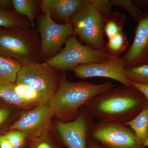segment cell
<instances>
[{"instance_id":"7402d4cb","label":"cell","mask_w":148,"mask_h":148,"mask_svg":"<svg viewBox=\"0 0 148 148\" xmlns=\"http://www.w3.org/2000/svg\"><path fill=\"white\" fill-rule=\"evenodd\" d=\"M125 75L129 82L138 84L148 85V64L125 68Z\"/></svg>"},{"instance_id":"ba28073f","label":"cell","mask_w":148,"mask_h":148,"mask_svg":"<svg viewBox=\"0 0 148 148\" xmlns=\"http://www.w3.org/2000/svg\"><path fill=\"white\" fill-rule=\"evenodd\" d=\"M37 30L40 40L41 59L44 62L58 54L66 40L73 35L71 23L58 24L46 14H42L39 18Z\"/></svg>"},{"instance_id":"603a6c76","label":"cell","mask_w":148,"mask_h":148,"mask_svg":"<svg viewBox=\"0 0 148 148\" xmlns=\"http://www.w3.org/2000/svg\"><path fill=\"white\" fill-rule=\"evenodd\" d=\"M112 6H117L124 8L133 19L138 21L144 13V11L137 6L131 0H110Z\"/></svg>"},{"instance_id":"2e32d148","label":"cell","mask_w":148,"mask_h":148,"mask_svg":"<svg viewBox=\"0 0 148 148\" xmlns=\"http://www.w3.org/2000/svg\"><path fill=\"white\" fill-rule=\"evenodd\" d=\"M22 66L11 58L0 55V82H16Z\"/></svg>"},{"instance_id":"30bf717a","label":"cell","mask_w":148,"mask_h":148,"mask_svg":"<svg viewBox=\"0 0 148 148\" xmlns=\"http://www.w3.org/2000/svg\"><path fill=\"white\" fill-rule=\"evenodd\" d=\"M125 67L121 57H115L101 63L79 65L71 69L76 76L86 79L91 77H105L115 80L123 85L131 87L129 81L125 75Z\"/></svg>"},{"instance_id":"5bb4252c","label":"cell","mask_w":148,"mask_h":148,"mask_svg":"<svg viewBox=\"0 0 148 148\" xmlns=\"http://www.w3.org/2000/svg\"><path fill=\"white\" fill-rule=\"evenodd\" d=\"M40 1L37 0H12L15 12L27 18L32 28L35 29V20L40 8Z\"/></svg>"},{"instance_id":"6da1fadb","label":"cell","mask_w":148,"mask_h":148,"mask_svg":"<svg viewBox=\"0 0 148 148\" xmlns=\"http://www.w3.org/2000/svg\"><path fill=\"white\" fill-rule=\"evenodd\" d=\"M148 106L146 98L138 89L123 85L95 95L84 105L94 119L125 124Z\"/></svg>"},{"instance_id":"d6986e66","label":"cell","mask_w":148,"mask_h":148,"mask_svg":"<svg viewBox=\"0 0 148 148\" xmlns=\"http://www.w3.org/2000/svg\"><path fill=\"white\" fill-rule=\"evenodd\" d=\"M125 20V15L119 12H112L106 19L104 28L105 36L109 39L123 32Z\"/></svg>"},{"instance_id":"cb8c5ba5","label":"cell","mask_w":148,"mask_h":148,"mask_svg":"<svg viewBox=\"0 0 148 148\" xmlns=\"http://www.w3.org/2000/svg\"><path fill=\"white\" fill-rule=\"evenodd\" d=\"M4 135L13 148H21L24 145L28 134L23 131L18 130H12Z\"/></svg>"},{"instance_id":"44dd1931","label":"cell","mask_w":148,"mask_h":148,"mask_svg":"<svg viewBox=\"0 0 148 148\" xmlns=\"http://www.w3.org/2000/svg\"><path fill=\"white\" fill-rule=\"evenodd\" d=\"M14 89L20 97L30 103L36 106L46 105L41 95L31 88L24 85L14 84Z\"/></svg>"},{"instance_id":"1f68e13d","label":"cell","mask_w":148,"mask_h":148,"mask_svg":"<svg viewBox=\"0 0 148 148\" xmlns=\"http://www.w3.org/2000/svg\"><path fill=\"white\" fill-rule=\"evenodd\" d=\"M147 64H148V63H147Z\"/></svg>"},{"instance_id":"9c48e42d","label":"cell","mask_w":148,"mask_h":148,"mask_svg":"<svg viewBox=\"0 0 148 148\" xmlns=\"http://www.w3.org/2000/svg\"><path fill=\"white\" fill-rule=\"evenodd\" d=\"M94 124V118L84 106L73 121H57L56 129L62 143L68 148H87Z\"/></svg>"},{"instance_id":"ffe728a7","label":"cell","mask_w":148,"mask_h":148,"mask_svg":"<svg viewBox=\"0 0 148 148\" xmlns=\"http://www.w3.org/2000/svg\"><path fill=\"white\" fill-rule=\"evenodd\" d=\"M128 45L127 36L122 32L108 39L106 42V51L111 56L120 57Z\"/></svg>"},{"instance_id":"8992f818","label":"cell","mask_w":148,"mask_h":148,"mask_svg":"<svg viewBox=\"0 0 148 148\" xmlns=\"http://www.w3.org/2000/svg\"><path fill=\"white\" fill-rule=\"evenodd\" d=\"M64 45L58 54L45 61L59 71H71L83 64L106 62L114 57L105 51L95 50L83 45L75 35L68 38Z\"/></svg>"},{"instance_id":"4316f807","label":"cell","mask_w":148,"mask_h":148,"mask_svg":"<svg viewBox=\"0 0 148 148\" xmlns=\"http://www.w3.org/2000/svg\"><path fill=\"white\" fill-rule=\"evenodd\" d=\"M133 2L138 8L148 12V0H133Z\"/></svg>"},{"instance_id":"5b68a950","label":"cell","mask_w":148,"mask_h":148,"mask_svg":"<svg viewBox=\"0 0 148 148\" xmlns=\"http://www.w3.org/2000/svg\"><path fill=\"white\" fill-rule=\"evenodd\" d=\"M59 71L46 62L24 64L18 72L15 83L36 90L47 104L66 75L60 76Z\"/></svg>"},{"instance_id":"8fae6325","label":"cell","mask_w":148,"mask_h":148,"mask_svg":"<svg viewBox=\"0 0 148 148\" xmlns=\"http://www.w3.org/2000/svg\"><path fill=\"white\" fill-rule=\"evenodd\" d=\"M135 28L132 44L121 57L125 68L147 64L148 61V12H144Z\"/></svg>"},{"instance_id":"52a82bcc","label":"cell","mask_w":148,"mask_h":148,"mask_svg":"<svg viewBox=\"0 0 148 148\" xmlns=\"http://www.w3.org/2000/svg\"><path fill=\"white\" fill-rule=\"evenodd\" d=\"M91 138L105 148H146L129 126L114 122L95 123Z\"/></svg>"},{"instance_id":"9a60e30c","label":"cell","mask_w":148,"mask_h":148,"mask_svg":"<svg viewBox=\"0 0 148 148\" xmlns=\"http://www.w3.org/2000/svg\"><path fill=\"white\" fill-rule=\"evenodd\" d=\"M125 124L133 130L146 147H148V106L138 115Z\"/></svg>"},{"instance_id":"ac0fdd59","label":"cell","mask_w":148,"mask_h":148,"mask_svg":"<svg viewBox=\"0 0 148 148\" xmlns=\"http://www.w3.org/2000/svg\"><path fill=\"white\" fill-rule=\"evenodd\" d=\"M30 27L31 24L27 18L19 15L16 12H10L0 9V27L28 28Z\"/></svg>"},{"instance_id":"4fadbf2b","label":"cell","mask_w":148,"mask_h":148,"mask_svg":"<svg viewBox=\"0 0 148 148\" xmlns=\"http://www.w3.org/2000/svg\"><path fill=\"white\" fill-rule=\"evenodd\" d=\"M90 0H42L40 8L58 24L71 23L74 16L89 3Z\"/></svg>"},{"instance_id":"e0dca14e","label":"cell","mask_w":148,"mask_h":148,"mask_svg":"<svg viewBox=\"0 0 148 148\" xmlns=\"http://www.w3.org/2000/svg\"><path fill=\"white\" fill-rule=\"evenodd\" d=\"M15 83L0 82V98L7 103L21 107H27L31 104L17 94L13 88Z\"/></svg>"},{"instance_id":"7c38bea8","label":"cell","mask_w":148,"mask_h":148,"mask_svg":"<svg viewBox=\"0 0 148 148\" xmlns=\"http://www.w3.org/2000/svg\"><path fill=\"white\" fill-rule=\"evenodd\" d=\"M54 115L53 110L47 104L36 106L34 110L22 115L10 128L38 137L45 130Z\"/></svg>"},{"instance_id":"277c9868","label":"cell","mask_w":148,"mask_h":148,"mask_svg":"<svg viewBox=\"0 0 148 148\" xmlns=\"http://www.w3.org/2000/svg\"><path fill=\"white\" fill-rule=\"evenodd\" d=\"M106 18L95 4V0L80 11L71 21L73 35L78 36L86 45L97 50L106 51Z\"/></svg>"},{"instance_id":"f1b7e54d","label":"cell","mask_w":148,"mask_h":148,"mask_svg":"<svg viewBox=\"0 0 148 148\" xmlns=\"http://www.w3.org/2000/svg\"><path fill=\"white\" fill-rule=\"evenodd\" d=\"M0 148H13L4 135H0Z\"/></svg>"},{"instance_id":"484cf974","label":"cell","mask_w":148,"mask_h":148,"mask_svg":"<svg viewBox=\"0 0 148 148\" xmlns=\"http://www.w3.org/2000/svg\"><path fill=\"white\" fill-rule=\"evenodd\" d=\"M10 113V111L8 109L0 108V126L7 120Z\"/></svg>"},{"instance_id":"d4e9b609","label":"cell","mask_w":148,"mask_h":148,"mask_svg":"<svg viewBox=\"0 0 148 148\" xmlns=\"http://www.w3.org/2000/svg\"><path fill=\"white\" fill-rule=\"evenodd\" d=\"M133 87L138 89L144 95L148 103V85H142L130 82Z\"/></svg>"},{"instance_id":"f546056e","label":"cell","mask_w":148,"mask_h":148,"mask_svg":"<svg viewBox=\"0 0 148 148\" xmlns=\"http://www.w3.org/2000/svg\"><path fill=\"white\" fill-rule=\"evenodd\" d=\"M87 148H105L98 142L91 138L88 145Z\"/></svg>"},{"instance_id":"7a4b0ae2","label":"cell","mask_w":148,"mask_h":148,"mask_svg":"<svg viewBox=\"0 0 148 148\" xmlns=\"http://www.w3.org/2000/svg\"><path fill=\"white\" fill-rule=\"evenodd\" d=\"M110 82L95 84L88 82H71L62 78L57 90L47 104L61 121L68 122L76 118L80 109L92 97L115 87Z\"/></svg>"},{"instance_id":"4dcf8cb0","label":"cell","mask_w":148,"mask_h":148,"mask_svg":"<svg viewBox=\"0 0 148 148\" xmlns=\"http://www.w3.org/2000/svg\"><path fill=\"white\" fill-rule=\"evenodd\" d=\"M12 4V1L9 0H0V6L7 7Z\"/></svg>"},{"instance_id":"83f0119b","label":"cell","mask_w":148,"mask_h":148,"mask_svg":"<svg viewBox=\"0 0 148 148\" xmlns=\"http://www.w3.org/2000/svg\"><path fill=\"white\" fill-rule=\"evenodd\" d=\"M32 148H54L49 142L46 140H40L36 143Z\"/></svg>"},{"instance_id":"3957f363","label":"cell","mask_w":148,"mask_h":148,"mask_svg":"<svg viewBox=\"0 0 148 148\" xmlns=\"http://www.w3.org/2000/svg\"><path fill=\"white\" fill-rule=\"evenodd\" d=\"M6 29L0 30V55L22 65L41 63L40 40L37 29Z\"/></svg>"}]
</instances>
